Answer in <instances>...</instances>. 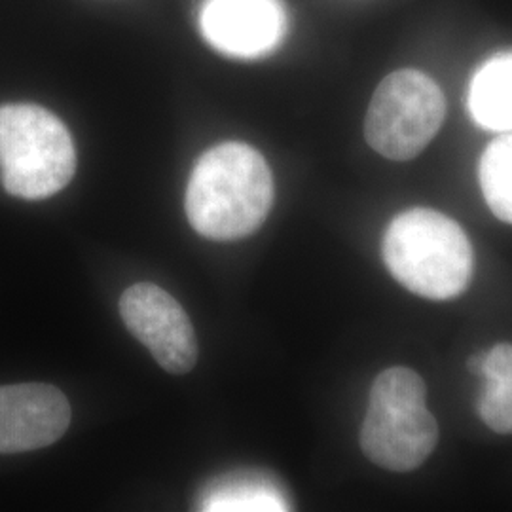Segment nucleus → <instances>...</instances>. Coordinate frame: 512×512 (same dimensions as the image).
I'll return each mask as SVG.
<instances>
[{"label": "nucleus", "mask_w": 512, "mask_h": 512, "mask_svg": "<svg viewBox=\"0 0 512 512\" xmlns=\"http://www.w3.org/2000/svg\"><path fill=\"white\" fill-rule=\"evenodd\" d=\"M274 203V177L264 156L245 143L207 150L186 188V217L203 238L232 241L255 234Z\"/></svg>", "instance_id": "nucleus-1"}, {"label": "nucleus", "mask_w": 512, "mask_h": 512, "mask_svg": "<svg viewBox=\"0 0 512 512\" xmlns=\"http://www.w3.org/2000/svg\"><path fill=\"white\" fill-rule=\"evenodd\" d=\"M384 260L403 287L429 300L456 298L475 270V253L463 228L425 207L404 211L387 226Z\"/></svg>", "instance_id": "nucleus-2"}, {"label": "nucleus", "mask_w": 512, "mask_h": 512, "mask_svg": "<svg viewBox=\"0 0 512 512\" xmlns=\"http://www.w3.org/2000/svg\"><path fill=\"white\" fill-rule=\"evenodd\" d=\"M359 439L366 458L387 471L410 473L425 463L437 446L439 425L420 374L393 366L376 378Z\"/></svg>", "instance_id": "nucleus-3"}, {"label": "nucleus", "mask_w": 512, "mask_h": 512, "mask_svg": "<svg viewBox=\"0 0 512 512\" xmlns=\"http://www.w3.org/2000/svg\"><path fill=\"white\" fill-rule=\"evenodd\" d=\"M76 150L65 124L31 103L0 107V179L21 200H44L73 181Z\"/></svg>", "instance_id": "nucleus-4"}, {"label": "nucleus", "mask_w": 512, "mask_h": 512, "mask_svg": "<svg viewBox=\"0 0 512 512\" xmlns=\"http://www.w3.org/2000/svg\"><path fill=\"white\" fill-rule=\"evenodd\" d=\"M446 99L439 84L416 69L385 76L372 95L365 137L378 154L393 162L416 158L439 133Z\"/></svg>", "instance_id": "nucleus-5"}, {"label": "nucleus", "mask_w": 512, "mask_h": 512, "mask_svg": "<svg viewBox=\"0 0 512 512\" xmlns=\"http://www.w3.org/2000/svg\"><path fill=\"white\" fill-rule=\"evenodd\" d=\"M129 332L147 346L156 363L171 374L190 372L198 359L194 327L183 306L154 283H137L120 298Z\"/></svg>", "instance_id": "nucleus-6"}, {"label": "nucleus", "mask_w": 512, "mask_h": 512, "mask_svg": "<svg viewBox=\"0 0 512 512\" xmlns=\"http://www.w3.org/2000/svg\"><path fill=\"white\" fill-rule=\"evenodd\" d=\"M200 27L220 54L256 59L272 54L283 42L287 14L281 0H207Z\"/></svg>", "instance_id": "nucleus-7"}, {"label": "nucleus", "mask_w": 512, "mask_h": 512, "mask_svg": "<svg viewBox=\"0 0 512 512\" xmlns=\"http://www.w3.org/2000/svg\"><path fill=\"white\" fill-rule=\"evenodd\" d=\"M69 423L71 404L54 385H0V454L46 448Z\"/></svg>", "instance_id": "nucleus-8"}, {"label": "nucleus", "mask_w": 512, "mask_h": 512, "mask_svg": "<svg viewBox=\"0 0 512 512\" xmlns=\"http://www.w3.org/2000/svg\"><path fill=\"white\" fill-rule=\"evenodd\" d=\"M467 107L480 128L512 131V52L490 57L473 74Z\"/></svg>", "instance_id": "nucleus-9"}, {"label": "nucleus", "mask_w": 512, "mask_h": 512, "mask_svg": "<svg viewBox=\"0 0 512 512\" xmlns=\"http://www.w3.org/2000/svg\"><path fill=\"white\" fill-rule=\"evenodd\" d=\"M484 380L478 416L499 435H512V346L497 344L484 353L478 372Z\"/></svg>", "instance_id": "nucleus-10"}, {"label": "nucleus", "mask_w": 512, "mask_h": 512, "mask_svg": "<svg viewBox=\"0 0 512 512\" xmlns=\"http://www.w3.org/2000/svg\"><path fill=\"white\" fill-rule=\"evenodd\" d=\"M478 181L490 211L512 224V131L494 139L482 152Z\"/></svg>", "instance_id": "nucleus-11"}]
</instances>
